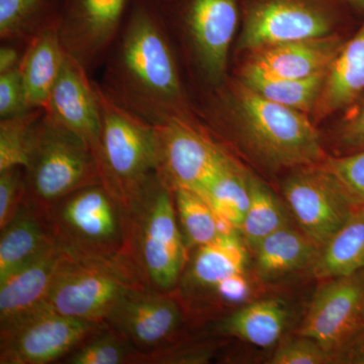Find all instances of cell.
I'll return each instance as SVG.
<instances>
[{
	"mask_svg": "<svg viewBox=\"0 0 364 364\" xmlns=\"http://www.w3.org/2000/svg\"><path fill=\"white\" fill-rule=\"evenodd\" d=\"M166 33L157 0H133L100 86L153 126L176 119L193 122Z\"/></svg>",
	"mask_w": 364,
	"mask_h": 364,
	"instance_id": "1",
	"label": "cell"
},
{
	"mask_svg": "<svg viewBox=\"0 0 364 364\" xmlns=\"http://www.w3.org/2000/svg\"><path fill=\"white\" fill-rule=\"evenodd\" d=\"M123 205L127 265L143 287L173 291L188 263L189 250L179 228L171 189L155 172Z\"/></svg>",
	"mask_w": 364,
	"mask_h": 364,
	"instance_id": "2",
	"label": "cell"
},
{
	"mask_svg": "<svg viewBox=\"0 0 364 364\" xmlns=\"http://www.w3.org/2000/svg\"><path fill=\"white\" fill-rule=\"evenodd\" d=\"M230 109L239 135L269 166L298 168L325 160L320 136L305 112L268 100L241 81Z\"/></svg>",
	"mask_w": 364,
	"mask_h": 364,
	"instance_id": "3",
	"label": "cell"
},
{
	"mask_svg": "<svg viewBox=\"0 0 364 364\" xmlns=\"http://www.w3.org/2000/svg\"><path fill=\"white\" fill-rule=\"evenodd\" d=\"M25 179L23 203L45 215L78 189L102 184L97 158L87 144L44 112L33 131Z\"/></svg>",
	"mask_w": 364,
	"mask_h": 364,
	"instance_id": "4",
	"label": "cell"
},
{
	"mask_svg": "<svg viewBox=\"0 0 364 364\" xmlns=\"http://www.w3.org/2000/svg\"><path fill=\"white\" fill-rule=\"evenodd\" d=\"M46 217L55 241L69 255L126 263L124 205L104 184L78 189L53 205Z\"/></svg>",
	"mask_w": 364,
	"mask_h": 364,
	"instance_id": "5",
	"label": "cell"
},
{
	"mask_svg": "<svg viewBox=\"0 0 364 364\" xmlns=\"http://www.w3.org/2000/svg\"><path fill=\"white\" fill-rule=\"evenodd\" d=\"M102 129L97 160L102 184L122 203L156 172L155 126L114 102L95 85Z\"/></svg>",
	"mask_w": 364,
	"mask_h": 364,
	"instance_id": "6",
	"label": "cell"
},
{
	"mask_svg": "<svg viewBox=\"0 0 364 364\" xmlns=\"http://www.w3.org/2000/svg\"><path fill=\"white\" fill-rule=\"evenodd\" d=\"M138 287L143 286L124 261L74 257L65 252L45 306L69 317L105 322L124 294Z\"/></svg>",
	"mask_w": 364,
	"mask_h": 364,
	"instance_id": "7",
	"label": "cell"
},
{
	"mask_svg": "<svg viewBox=\"0 0 364 364\" xmlns=\"http://www.w3.org/2000/svg\"><path fill=\"white\" fill-rule=\"evenodd\" d=\"M346 6L347 0H242L240 47L254 52L331 35Z\"/></svg>",
	"mask_w": 364,
	"mask_h": 364,
	"instance_id": "8",
	"label": "cell"
},
{
	"mask_svg": "<svg viewBox=\"0 0 364 364\" xmlns=\"http://www.w3.org/2000/svg\"><path fill=\"white\" fill-rule=\"evenodd\" d=\"M105 324L69 317L42 306L0 330V364L61 363Z\"/></svg>",
	"mask_w": 364,
	"mask_h": 364,
	"instance_id": "9",
	"label": "cell"
},
{
	"mask_svg": "<svg viewBox=\"0 0 364 364\" xmlns=\"http://www.w3.org/2000/svg\"><path fill=\"white\" fill-rule=\"evenodd\" d=\"M159 6L188 35L205 78L212 85H220L242 16V0H167Z\"/></svg>",
	"mask_w": 364,
	"mask_h": 364,
	"instance_id": "10",
	"label": "cell"
},
{
	"mask_svg": "<svg viewBox=\"0 0 364 364\" xmlns=\"http://www.w3.org/2000/svg\"><path fill=\"white\" fill-rule=\"evenodd\" d=\"M156 173L170 189L186 188L203 195L229 154L193 122L176 119L155 126Z\"/></svg>",
	"mask_w": 364,
	"mask_h": 364,
	"instance_id": "11",
	"label": "cell"
},
{
	"mask_svg": "<svg viewBox=\"0 0 364 364\" xmlns=\"http://www.w3.org/2000/svg\"><path fill=\"white\" fill-rule=\"evenodd\" d=\"M282 193L301 231L320 248L359 208L322 163L298 167Z\"/></svg>",
	"mask_w": 364,
	"mask_h": 364,
	"instance_id": "12",
	"label": "cell"
},
{
	"mask_svg": "<svg viewBox=\"0 0 364 364\" xmlns=\"http://www.w3.org/2000/svg\"><path fill=\"white\" fill-rule=\"evenodd\" d=\"M133 0H59L58 31L67 54L90 70L114 44Z\"/></svg>",
	"mask_w": 364,
	"mask_h": 364,
	"instance_id": "13",
	"label": "cell"
},
{
	"mask_svg": "<svg viewBox=\"0 0 364 364\" xmlns=\"http://www.w3.org/2000/svg\"><path fill=\"white\" fill-rule=\"evenodd\" d=\"M186 311L173 291L138 287L124 294L105 322L139 352L161 348L178 338Z\"/></svg>",
	"mask_w": 364,
	"mask_h": 364,
	"instance_id": "14",
	"label": "cell"
},
{
	"mask_svg": "<svg viewBox=\"0 0 364 364\" xmlns=\"http://www.w3.org/2000/svg\"><path fill=\"white\" fill-rule=\"evenodd\" d=\"M364 270L328 279L318 289L298 334L332 352L363 327Z\"/></svg>",
	"mask_w": 364,
	"mask_h": 364,
	"instance_id": "15",
	"label": "cell"
},
{
	"mask_svg": "<svg viewBox=\"0 0 364 364\" xmlns=\"http://www.w3.org/2000/svg\"><path fill=\"white\" fill-rule=\"evenodd\" d=\"M44 114L85 141L97 158L102 129L97 90L87 70L70 55H66Z\"/></svg>",
	"mask_w": 364,
	"mask_h": 364,
	"instance_id": "16",
	"label": "cell"
},
{
	"mask_svg": "<svg viewBox=\"0 0 364 364\" xmlns=\"http://www.w3.org/2000/svg\"><path fill=\"white\" fill-rule=\"evenodd\" d=\"M247 246L240 234L220 235L215 240L193 249L173 293L186 306L207 299L218 284L237 272H246Z\"/></svg>",
	"mask_w": 364,
	"mask_h": 364,
	"instance_id": "17",
	"label": "cell"
},
{
	"mask_svg": "<svg viewBox=\"0 0 364 364\" xmlns=\"http://www.w3.org/2000/svg\"><path fill=\"white\" fill-rule=\"evenodd\" d=\"M65 252L55 241L40 255L0 282V330L45 305Z\"/></svg>",
	"mask_w": 364,
	"mask_h": 364,
	"instance_id": "18",
	"label": "cell"
},
{
	"mask_svg": "<svg viewBox=\"0 0 364 364\" xmlns=\"http://www.w3.org/2000/svg\"><path fill=\"white\" fill-rule=\"evenodd\" d=\"M344 43L334 35L268 46L253 52L248 64L269 75L308 78L327 73Z\"/></svg>",
	"mask_w": 364,
	"mask_h": 364,
	"instance_id": "19",
	"label": "cell"
},
{
	"mask_svg": "<svg viewBox=\"0 0 364 364\" xmlns=\"http://www.w3.org/2000/svg\"><path fill=\"white\" fill-rule=\"evenodd\" d=\"M57 18L58 16L41 26L21 57L18 69L30 111L44 109L65 61Z\"/></svg>",
	"mask_w": 364,
	"mask_h": 364,
	"instance_id": "20",
	"label": "cell"
},
{
	"mask_svg": "<svg viewBox=\"0 0 364 364\" xmlns=\"http://www.w3.org/2000/svg\"><path fill=\"white\" fill-rule=\"evenodd\" d=\"M55 243L47 217L23 203L0 230V282Z\"/></svg>",
	"mask_w": 364,
	"mask_h": 364,
	"instance_id": "21",
	"label": "cell"
},
{
	"mask_svg": "<svg viewBox=\"0 0 364 364\" xmlns=\"http://www.w3.org/2000/svg\"><path fill=\"white\" fill-rule=\"evenodd\" d=\"M321 248L303 231L291 225L277 230L254 250L256 272L263 280H273L314 267Z\"/></svg>",
	"mask_w": 364,
	"mask_h": 364,
	"instance_id": "22",
	"label": "cell"
},
{
	"mask_svg": "<svg viewBox=\"0 0 364 364\" xmlns=\"http://www.w3.org/2000/svg\"><path fill=\"white\" fill-rule=\"evenodd\" d=\"M364 91V21L358 33L344 43L328 71L317 105L318 117L329 116L352 104Z\"/></svg>",
	"mask_w": 364,
	"mask_h": 364,
	"instance_id": "23",
	"label": "cell"
},
{
	"mask_svg": "<svg viewBox=\"0 0 364 364\" xmlns=\"http://www.w3.org/2000/svg\"><path fill=\"white\" fill-rule=\"evenodd\" d=\"M289 321V310L282 301L262 299L241 306L223 318L215 330L219 334L267 348L279 341Z\"/></svg>",
	"mask_w": 364,
	"mask_h": 364,
	"instance_id": "24",
	"label": "cell"
},
{
	"mask_svg": "<svg viewBox=\"0 0 364 364\" xmlns=\"http://www.w3.org/2000/svg\"><path fill=\"white\" fill-rule=\"evenodd\" d=\"M364 270V207L354 210L348 221L321 248L312 267L318 279L350 277Z\"/></svg>",
	"mask_w": 364,
	"mask_h": 364,
	"instance_id": "25",
	"label": "cell"
},
{
	"mask_svg": "<svg viewBox=\"0 0 364 364\" xmlns=\"http://www.w3.org/2000/svg\"><path fill=\"white\" fill-rule=\"evenodd\" d=\"M327 74L328 72L301 79L277 77L246 64L241 72L240 81L268 100L306 112L317 105Z\"/></svg>",
	"mask_w": 364,
	"mask_h": 364,
	"instance_id": "26",
	"label": "cell"
},
{
	"mask_svg": "<svg viewBox=\"0 0 364 364\" xmlns=\"http://www.w3.org/2000/svg\"><path fill=\"white\" fill-rule=\"evenodd\" d=\"M215 215L230 223L240 233L250 202L248 172L233 158L220 170L202 195Z\"/></svg>",
	"mask_w": 364,
	"mask_h": 364,
	"instance_id": "27",
	"label": "cell"
},
{
	"mask_svg": "<svg viewBox=\"0 0 364 364\" xmlns=\"http://www.w3.org/2000/svg\"><path fill=\"white\" fill-rule=\"evenodd\" d=\"M248 184L250 202L240 236L254 252L263 239L291 224L286 208L268 186L250 173H248Z\"/></svg>",
	"mask_w": 364,
	"mask_h": 364,
	"instance_id": "28",
	"label": "cell"
},
{
	"mask_svg": "<svg viewBox=\"0 0 364 364\" xmlns=\"http://www.w3.org/2000/svg\"><path fill=\"white\" fill-rule=\"evenodd\" d=\"M171 191L179 228L189 251L210 243L221 235L217 215L202 195L181 188Z\"/></svg>",
	"mask_w": 364,
	"mask_h": 364,
	"instance_id": "29",
	"label": "cell"
},
{
	"mask_svg": "<svg viewBox=\"0 0 364 364\" xmlns=\"http://www.w3.org/2000/svg\"><path fill=\"white\" fill-rule=\"evenodd\" d=\"M58 7L59 0H0L1 40L37 33L46 21L58 16Z\"/></svg>",
	"mask_w": 364,
	"mask_h": 364,
	"instance_id": "30",
	"label": "cell"
},
{
	"mask_svg": "<svg viewBox=\"0 0 364 364\" xmlns=\"http://www.w3.org/2000/svg\"><path fill=\"white\" fill-rule=\"evenodd\" d=\"M138 350L114 328L105 324L61 361L64 364H134Z\"/></svg>",
	"mask_w": 364,
	"mask_h": 364,
	"instance_id": "31",
	"label": "cell"
},
{
	"mask_svg": "<svg viewBox=\"0 0 364 364\" xmlns=\"http://www.w3.org/2000/svg\"><path fill=\"white\" fill-rule=\"evenodd\" d=\"M44 109H33L0 122V171L26 167L32 147L33 131Z\"/></svg>",
	"mask_w": 364,
	"mask_h": 364,
	"instance_id": "32",
	"label": "cell"
},
{
	"mask_svg": "<svg viewBox=\"0 0 364 364\" xmlns=\"http://www.w3.org/2000/svg\"><path fill=\"white\" fill-rule=\"evenodd\" d=\"M215 347L210 342H179L178 338L161 348L138 352L134 364H202L210 363Z\"/></svg>",
	"mask_w": 364,
	"mask_h": 364,
	"instance_id": "33",
	"label": "cell"
},
{
	"mask_svg": "<svg viewBox=\"0 0 364 364\" xmlns=\"http://www.w3.org/2000/svg\"><path fill=\"white\" fill-rule=\"evenodd\" d=\"M323 166L336 177L358 207H364V150L339 158H325Z\"/></svg>",
	"mask_w": 364,
	"mask_h": 364,
	"instance_id": "34",
	"label": "cell"
},
{
	"mask_svg": "<svg viewBox=\"0 0 364 364\" xmlns=\"http://www.w3.org/2000/svg\"><path fill=\"white\" fill-rule=\"evenodd\" d=\"M272 364L332 363L331 352L308 337L299 336L282 342L274 352Z\"/></svg>",
	"mask_w": 364,
	"mask_h": 364,
	"instance_id": "35",
	"label": "cell"
},
{
	"mask_svg": "<svg viewBox=\"0 0 364 364\" xmlns=\"http://www.w3.org/2000/svg\"><path fill=\"white\" fill-rule=\"evenodd\" d=\"M25 198V167H11L0 171V230L16 217Z\"/></svg>",
	"mask_w": 364,
	"mask_h": 364,
	"instance_id": "36",
	"label": "cell"
},
{
	"mask_svg": "<svg viewBox=\"0 0 364 364\" xmlns=\"http://www.w3.org/2000/svg\"><path fill=\"white\" fill-rule=\"evenodd\" d=\"M28 112L30 109L26 102L20 69L0 74V119L21 116Z\"/></svg>",
	"mask_w": 364,
	"mask_h": 364,
	"instance_id": "37",
	"label": "cell"
},
{
	"mask_svg": "<svg viewBox=\"0 0 364 364\" xmlns=\"http://www.w3.org/2000/svg\"><path fill=\"white\" fill-rule=\"evenodd\" d=\"M251 289L246 272H237L218 284L208 299L222 305H240L247 301Z\"/></svg>",
	"mask_w": 364,
	"mask_h": 364,
	"instance_id": "38",
	"label": "cell"
},
{
	"mask_svg": "<svg viewBox=\"0 0 364 364\" xmlns=\"http://www.w3.org/2000/svg\"><path fill=\"white\" fill-rule=\"evenodd\" d=\"M332 363L364 364V326L332 352Z\"/></svg>",
	"mask_w": 364,
	"mask_h": 364,
	"instance_id": "39",
	"label": "cell"
},
{
	"mask_svg": "<svg viewBox=\"0 0 364 364\" xmlns=\"http://www.w3.org/2000/svg\"><path fill=\"white\" fill-rule=\"evenodd\" d=\"M341 140L351 147L364 148V102L345 121L341 129Z\"/></svg>",
	"mask_w": 364,
	"mask_h": 364,
	"instance_id": "40",
	"label": "cell"
},
{
	"mask_svg": "<svg viewBox=\"0 0 364 364\" xmlns=\"http://www.w3.org/2000/svg\"><path fill=\"white\" fill-rule=\"evenodd\" d=\"M21 57L13 46L4 45L0 48V74L14 70L20 67Z\"/></svg>",
	"mask_w": 364,
	"mask_h": 364,
	"instance_id": "41",
	"label": "cell"
},
{
	"mask_svg": "<svg viewBox=\"0 0 364 364\" xmlns=\"http://www.w3.org/2000/svg\"><path fill=\"white\" fill-rule=\"evenodd\" d=\"M347 2L349 6L355 7L356 9L364 13V0H347Z\"/></svg>",
	"mask_w": 364,
	"mask_h": 364,
	"instance_id": "42",
	"label": "cell"
},
{
	"mask_svg": "<svg viewBox=\"0 0 364 364\" xmlns=\"http://www.w3.org/2000/svg\"><path fill=\"white\" fill-rule=\"evenodd\" d=\"M167 0H157L158 4H164Z\"/></svg>",
	"mask_w": 364,
	"mask_h": 364,
	"instance_id": "43",
	"label": "cell"
}]
</instances>
